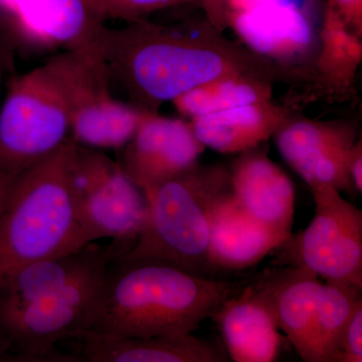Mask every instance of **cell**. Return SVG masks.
I'll use <instances>...</instances> for the list:
<instances>
[{"instance_id":"5b68a950","label":"cell","mask_w":362,"mask_h":362,"mask_svg":"<svg viewBox=\"0 0 362 362\" xmlns=\"http://www.w3.org/2000/svg\"><path fill=\"white\" fill-rule=\"evenodd\" d=\"M70 135L69 107L56 58L11 80L0 112V175L16 176Z\"/></svg>"},{"instance_id":"1f68e13d","label":"cell","mask_w":362,"mask_h":362,"mask_svg":"<svg viewBox=\"0 0 362 362\" xmlns=\"http://www.w3.org/2000/svg\"><path fill=\"white\" fill-rule=\"evenodd\" d=\"M6 0H0V7H4V4H6Z\"/></svg>"},{"instance_id":"e0dca14e","label":"cell","mask_w":362,"mask_h":362,"mask_svg":"<svg viewBox=\"0 0 362 362\" xmlns=\"http://www.w3.org/2000/svg\"><path fill=\"white\" fill-rule=\"evenodd\" d=\"M82 361L89 362H223L225 351L202 338L181 337H119L85 332Z\"/></svg>"},{"instance_id":"8992f818","label":"cell","mask_w":362,"mask_h":362,"mask_svg":"<svg viewBox=\"0 0 362 362\" xmlns=\"http://www.w3.org/2000/svg\"><path fill=\"white\" fill-rule=\"evenodd\" d=\"M105 279L26 303L0 304V361H82L57 344L90 329Z\"/></svg>"},{"instance_id":"ba28073f","label":"cell","mask_w":362,"mask_h":362,"mask_svg":"<svg viewBox=\"0 0 362 362\" xmlns=\"http://www.w3.org/2000/svg\"><path fill=\"white\" fill-rule=\"evenodd\" d=\"M310 190L315 214L303 232L283 245L289 249H283L289 252L285 262L304 267L326 282L362 290V211L330 185Z\"/></svg>"},{"instance_id":"f546056e","label":"cell","mask_w":362,"mask_h":362,"mask_svg":"<svg viewBox=\"0 0 362 362\" xmlns=\"http://www.w3.org/2000/svg\"><path fill=\"white\" fill-rule=\"evenodd\" d=\"M13 180V176L0 175V221L6 204L7 192Z\"/></svg>"},{"instance_id":"44dd1931","label":"cell","mask_w":362,"mask_h":362,"mask_svg":"<svg viewBox=\"0 0 362 362\" xmlns=\"http://www.w3.org/2000/svg\"><path fill=\"white\" fill-rule=\"evenodd\" d=\"M273 84L268 78L256 76H223L183 93L173 103L181 115L192 120L235 107L271 101Z\"/></svg>"},{"instance_id":"9c48e42d","label":"cell","mask_w":362,"mask_h":362,"mask_svg":"<svg viewBox=\"0 0 362 362\" xmlns=\"http://www.w3.org/2000/svg\"><path fill=\"white\" fill-rule=\"evenodd\" d=\"M54 58L68 101L69 137L89 148L122 149L148 112L112 96L106 66L69 52Z\"/></svg>"},{"instance_id":"7c38bea8","label":"cell","mask_w":362,"mask_h":362,"mask_svg":"<svg viewBox=\"0 0 362 362\" xmlns=\"http://www.w3.org/2000/svg\"><path fill=\"white\" fill-rule=\"evenodd\" d=\"M2 9L33 44L105 66L102 45L109 16L100 0H6Z\"/></svg>"},{"instance_id":"7402d4cb","label":"cell","mask_w":362,"mask_h":362,"mask_svg":"<svg viewBox=\"0 0 362 362\" xmlns=\"http://www.w3.org/2000/svg\"><path fill=\"white\" fill-rule=\"evenodd\" d=\"M361 291L354 286L326 282L321 286L312 333L313 362H335L345 325L359 302Z\"/></svg>"},{"instance_id":"cb8c5ba5","label":"cell","mask_w":362,"mask_h":362,"mask_svg":"<svg viewBox=\"0 0 362 362\" xmlns=\"http://www.w3.org/2000/svg\"><path fill=\"white\" fill-rule=\"evenodd\" d=\"M362 361V301L345 325L335 362Z\"/></svg>"},{"instance_id":"d4e9b609","label":"cell","mask_w":362,"mask_h":362,"mask_svg":"<svg viewBox=\"0 0 362 362\" xmlns=\"http://www.w3.org/2000/svg\"><path fill=\"white\" fill-rule=\"evenodd\" d=\"M325 8L337 14L352 33L362 37V0H328Z\"/></svg>"},{"instance_id":"6da1fadb","label":"cell","mask_w":362,"mask_h":362,"mask_svg":"<svg viewBox=\"0 0 362 362\" xmlns=\"http://www.w3.org/2000/svg\"><path fill=\"white\" fill-rule=\"evenodd\" d=\"M102 57L109 78L123 86L130 104L148 113L223 76L292 81L282 66L228 40L207 18L176 25L145 18L108 28Z\"/></svg>"},{"instance_id":"ac0fdd59","label":"cell","mask_w":362,"mask_h":362,"mask_svg":"<svg viewBox=\"0 0 362 362\" xmlns=\"http://www.w3.org/2000/svg\"><path fill=\"white\" fill-rule=\"evenodd\" d=\"M291 116L288 107L271 100L195 117L189 122L206 148L233 154L259 146Z\"/></svg>"},{"instance_id":"7a4b0ae2","label":"cell","mask_w":362,"mask_h":362,"mask_svg":"<svg viewBox=\"0 0 362 362\" xmlns=\"http://www.w3.org/2000/svg\"><path fill=\"white\" fill-rule=\"evenodd\" d=\"M115 265L105 279L87 332L119 337L192 334L244 282L199 277L159 264Z\"/></svg>"},{"instance_id":"277c9868","label":"cell","mask_w":362,"mask_h":362,"mask_svg":"<svg viewBox=\"0 0 362 362\" xmlns=\"http://www.w3.org/2000/svg\"><path fill=\"white\" fill-rule=\"evenodd\" d=\"M230 190L228 168L199 162L164 181L145 194L147 214L141 233L114 263L159 264L216 278L209 262L211 216Z\"/></svg>"},{"instance_id":"4316f807","label":"cell","mask_w":362,"mask_h":362,"mask_svg":"<svg viewBox=\"0 0 362 362\" xmlns=\"http://www.w3.org/2000/svg\"><path fill=\"white\" fill-rule=\"evenodd\" d=\"M197 6L202 7L206 13L207 21L223 32L226 28L225 11L221 0H194Z\"/></svg>"},{"instance_id":"83f0119b","label":"cell","mask_w":362,"mask_h":362,"mask_svg":"<svg viewBox=\"0 0 362 362\" xmlns=\"http://www.w3.org/2000/svg\"><path fill=\"white\" fill-rule=\"evenodd\" d=\"M270 1H274V0H221V4H223L226 20L228 14L250 11V9Z\"/></svg>"},{"instance_id":"ffe728a7","label":"cell","mask_w":362,"mask_h":362,"mask_svg":"<svg viewBox=\"0 0 362 362\" xmlns=\"http://www.w3.org/2000/svg\"><path fill=\"white\" fill-rule=\"evenodd\" d=\"M321 286L315 274L304 267L285 265L274 296L279 328L305 362H313L312 333Z\"/></svg>"},{"instance_id":"5bb4252c","label":"cell","mask_w":362,"mask_h":362,"mask_svg":"<svg viewBox=\"0 0 362 362\" xmlns=\"http://www.w3.org/2000/svg\"><path fill=\"white\" fill-rule=\"evenodd\" d=\"M204 150L189 121L147 113L118 162L146 194L195 165Z\"/></svg>"},{"instance_id":"d6a6232c","label":"cell","mask_w":362,"mask_h":362,"mask_svg":"<svg viewBox=\"0 0 362 362\" xmlns=\"http://www.w3.org/2000/svg\"><path fill=\"white\" fill-rule=\"evenodd\" d=\"M1 74H2V71H1V70H0V78H1Z\"/></svg>"},{"instance_id":"f1b7e54d","label":"cell","mask_w":362,"mask_h":362,"mask_svg":"<svg viewBox=\"0 0 362 362\" xmlns=\"http://www.w3.org/2000/svg\"><path fill=\"white\" fill-rule=\"evenodd\" d=\"M0 70L1 71H13V54L11 45L7 42L6 35L0 25Z\"/></svg>"},{"instance_id":"8fae6325","label":"cell","mask_w":362,"mask_h":362,"mask_svg":"<svg viewBox=\"0 0 362 362\" xmlns=\"http://www.w3.org/2000/svg\"><path fill=\"white\" fill-rule=\"evenodd\" d=\"M250 51L285 69L294 81H306L318 52L319 37L311 14L286 0H274L226 16Z\"/></svg>"},{"instance_id":"30bf717a","label":"cell","mask_w":362,"mask_h":362,"mask_svg":"<svg viewBox=\"0 0 362 362\" xmlns=\"http://www.w3.org/2000/svg\"><path fill=\"white\" fill-rule=\"evenodd\" d=\"M284 270V266H277L244 280L211 316L230 361L272 362L278 358L287 338L281 334L278 326L274 296Z\"/></svg>"},{"instance_id":"4fadbf2b","label":"cell","mask_w":362,"mask_h":362,"mask_svg":"<svg viewBox=\"0 0 362 362\" xmlns=\"http://www.w3.org/2000/svg\"><path fill=\"white\" fill-rule=\"evenodd\" d=\"M358 137L354 124L290 117L274 134L281 156L309 188L327 185L356 194L346 171L349 149Z\"/></svg>"},{"instance_id":"4dcf8cb0","label":"cell","mask_w":362,"mask_h":362,"mask_svg":"<svg viewBox=\"0 0 362 362\" xmlns=\"http://www.w3.org/2000/svg\"><path fill=\"white\" fill-rule=\"evenodd\" d=\"M319 4V0H305V8L309 13L316 8L317 4Z\"/></svg>"},{"instance_id":"603a6c76","label":"cell","mask_w":362,"mask_h":362,"mask_svg":"<svg viewBox=\"0 0 362 362\" xmlns=\"http://www.w3.org/2000/svg\"><path fill=\"white\" fill-rule=\"evenodd\" d=\"M109 18L133 23L170 7L195 4L194 0H100ZM197 6V4H195Z\"/></svg>"},{"instance_id":"d6986e66","label":"cell","mask_w":362,"mask_h":362,"mask_svg":"<svg viewBox=\"0 0 362 362\" xmlns=\"http://www.w3.org/2000/svg\"><path fill=\"white\" fill-rule=\"evenodd\" d=\"M318 37V52L307 81L333 100L349 96L362 61V37L327 8Z\"/></svg>"},{"instance_id":"3957f363","label":"cell","mask_w":362,"mask_h":362,"mask_svg":"<svg viewBox=\"0 0 362 362\" xmlns=\"http://www.w3.org/2000/svg\"><path fill=\"white\" fill-rule=\"evenodd\" d=\"M70 137L14 176L0 221V286L23 267L85 247L74 190Z\"/></svg>"},{"instance_id":"52a82bcc","label":"cell","mask_w":362,"mask_h":362,"mask_svg":"<svg viewBox=\"0 0 362 362\" xmlns=\"http://www.w3.org/2000/svg\"><path fill=\"white\" fill-rule=\"evenodd\" d=\"M74 190L85 245L110 239L133 247L146 220L147 199L118 161L77 144Z\"/></svg>"},{"instance_id":"484cf974","label":"cell","mask_w":362,"mask_h":362,"mask_svg":"<svg viewBox=\"0 0 362 362\" xmlns=\"http://www.w3.org/2000/svg\"><path fill=\"white\" fill-rule=\"evenodd\" d=\"M346 171L356 194H362V141L357 139L349 149Z\"/></svg>"},{"instance_id":"9a60e30c","label":"cell","mask_w":362,"mask_h":362,"mask_svg":"<svg viewBox=\"0 0 362 362\" xmlns=\"http://www.w3.org/2000/svg\"><path fill=\"white\" fill-rule=\"evenodd\" d=\"M233 197L259 223L289 240L293 237L295 188L289 176L261 145L240 153L228 168Z\"/></svg>"},{"instance_id":"2e32d148","label":"cell","mask_w":362,"mask_h":362,"mask_svg":"<svg viewBox=\"0 0 362 362\" xmlns=\"http://www.w3.org/2000/svg\"><path fill=\"white\" fill-rule=\"evenodd\" d=\"M286 242L247 213L230 190L211 216L209 265L214 275L247 270Z\"/></svg>"}]
</instances>
